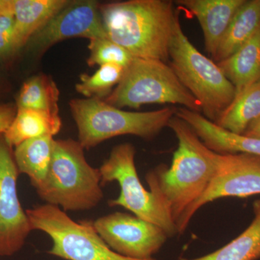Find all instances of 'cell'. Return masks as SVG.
<instances>
[{"mask_svg": "<svg viewBox=\"0 0 260 260\" xmlns=\"http://www.w3.org/2000/svg\"><path fill=\"white\" fill-rule=\"evenodd\" d=\"M17 108L13 104H0V134H3L15 118Z\"/></svg>", "mask_w": 260, "mask_h": 260, "instance_id": "484cf974", "label": "cell"}, {"mask_svg": "<svg viewBox=\"0 0 260 260\" xmlns=\"http://www.w3.org/2000/svg\"><path fill=\"white\" fill-rule=\"evenodd\" d=\"M169 64L199 102L203 116L216 123L234 102L236 89L217 63L191 44L181 28L179 14L173 29Z\"/></svg>", "mask_w": 260, "mask_h": 260, "instance_id": "277c9868", "label": "cell"}, {"mask_svg": "<svg viewBox=\"0 0 260 260\" xmlns=\"http://www.w3.org/2000/svg\"><path fill=\"white\" fill-rule=\"evenodd\" d=\"M104 101L121 109L170 104L201 113L199 102L182 85L170 65L158 59L133 58L121 81Z\"/></svg>", "mask_w": 260, "mask_h": 260, "instance_id": "8992f818", "label": "cell"}, {"mask_svg": "<svg viewBox=\"0 0 260 260\" xmlns=\"http://www.w3.org/2000/svg\"><path fill=\"white\" fill-rule=\"evenodd\" d=\"M135 153L131 143L116 145L99 169L102 186L113 181H117L120 186L119 197L109 200L108 205L122 207L135 216L161 228L169 237H174L178 231L172 218L140 180L135 167Z\"/></svg>", "mask_w": 260, "mask_h": 260, "instance_id": "ba28073f", "label": "cell"}, {"mask_svg": "<svg viewBox=\"0 0 260 260\" xmlns=\"http://www.w3.org/2000/svg\"><path fill=\"white\" fill-rule=\"evenodd\" d=\"M25 211L32 230L42 231L52 240L51 255L66 260H139L117 254L99 235L93 222H75L59 207L45 204Z\"/></svg>", "mask_w": 260, "mask_h": 260, "instance_id": "52a82bcc", "label": "cell"}, {"mask_svg": "<svg viewBox=\"0 0 260 260\" xmlns=\"http://www.w3.org/2000/svg\"><path fill=\"white\" fill-rule=\"evenodd\" d=\"M125 68L109 64L99 67L94 74L80 75V83L75 85L78 93L87 99H106L117 85L124 75Z\"/></svg>", "mask_w": 260, "mask_h": 260, "instance_id": "603a6c76", "label": "cell"}, {"mask_svg": "<svg viewBox=\"0 0 260 260\" xmlns=\"http://www.w3.org/2000/svg\"><path fill=\"white\" fill-rule=\"evenodd\" d=\"M254 219L239 237L218 250L196 259L180 260H256L260 258V199L253 203Z\"/></svg>", "mask_w": 260, "mask_h": 260, "instance_id": "44dd1931", "label": "cell"}, {"mask_svg": "<svg viewBox=\"0 0 260 260\" xmlns=\"http://www.w3.org/2000/svg\"><path fill=\"white\" fill-rule=\"evenodd\" d=\"M84 150L79 141L54 140L47 177L36 188L47 204L66 212L93 209L101 203L104 192L100 170L88 164Z\"/></svg>", "mask_w": 260, "mask_h": 260, "instance_id": "3957f363", "label": "cell"}, {"mask_svg": "<svg viewBox=\"0 0 260 260\" xmlns=\"http://www.w3.org/2000/svg\"><path fill=\"white\" fill-rule=\"evenodd\" d=\"M260 194V156L248 153L220 154L216 174L204 194L191 205L177 223L182 234L195 213L219 198H247Z\"/></svg>", "mask_w": 260, "mask_h": 260, "instance_id": "9c48e42d", "label": "cell"}, {"mask_svg": "<svg viewBox=\"0 0 260 260\" xmlns=\"http://www.w3.org/2000/svg\"><path fill=\"white\" fill-rule=\"evenodd\" d=\"M175 115L194 130L208 148L217 153H248L260 156V139L238 135L220 127L200 113L176 108Z\"/></svg>", "mask_w": 260, "mask_h": 260, "instance_id": "5bb4252c", "label": "cell"}, {"mask_svg": "<svg viewBox=\"0 0 260 260\" xmlns=\"http://www.w3.org/2000/svg\"><path fill=\"white\" fill-rule=\"evenodd\" d=\"M217 64L235 88L236 96L259 80L260 25L239 50Z\"/></svg>", "mask_w": 260, "mask_h": 260, "instance_id": "2e32d148", "label": "cell"}, {"mask_svg": "<svg viewBox=\"0 0 260 260\" xmlns=\"http://www.w3.org/2000/svg\"><path fill=\"white\" fill-rule=\"evenodd\" d=\"M168 127L178 140L170 167L162 164L145 176L150 191L177 226L183 214L209 187L216 174L219 153L208 148L189 124L173 116Z\"/></svg>", "mask_w": 260, "mask_h": 260, "instance_id": "6da1fadb", "label": "cell"}, {"mask_svg": "<svg viewBox=\"0 0 260 260\" xmlns=\"http://www.w3.org/2000/svg\"><path fill=\"white\" fill-rule=\"evenodd\" d=\"M99 235L111 249L133 259H153L167 241L164 229L121 212L109 214L93 221Z\"/></svg>", "mask_w": 260, "mask_h": 260, "instance_id": "30bf717a", "label": "cell"}, {"mask_svg": "<svg viewBox=\"0 0 260 260\" xmlns=\"http://www.w3.org/2000/svg\"><path fill=\"white\" fill-rule=\"evenodd\" d=\"M103 37L107 36L99 3L93 0L70 1L30 38L26 46L32 55L40 56L54 44L67 39Z\"/></svg>", "mask_w": 260, "mask_h": 260, "instance_id": "7c38bea8", "label": "cell"}, {"mask_svg": "<svg viewBox=\"0 0 260 260\" xmlns=\"http://www.w3.org/2000/svg\"><path fill=\"white\" fill-rule=\"evenodd\" d=\"M172 1L129 0L99 4L107 37L133 57L168 63L174 22Z\"/></svg>", "mask_w": 260, "mask_h": 260, "instance_id": "7a4b0ae2", "label": "cell"}, {"mask_svg": "<svg viewBox=\"0 0 260 260\" xmlns=\"http://www.w3.org/2000/svg\"><path fill=\"white\" fill-rule=\"evenodd\" d=\"M59 114L30 109H17L16 114L3 133L8 144L16 147L26 140L44 136L54 137L60 131Z\"/></svg>", "mask_w": 260, "mask_h": 260, "instance_id": "e0dca14e", "label": "cell"}, {"mask_svg": "<svg viewBox=\"0 0 260 260\" xmlns=\"http://www.w3.org/2000/svg\"><path fill=\"white\" fill-rule=\"evenodd\" d=\"M246 0H178L175 4L198 19L205 49L213 59L229 24Z\"/></svg>", "mask_w": 260, "mask_h": 260, "instance_id": "4fadbf2b", "label": "cell"}, {"mask_svg": "<svg viewBox=\"0 0 260 260\" xmlns=\"http://www.w3.org/2000/svg\"><path fill=\"white\" fill-rule=\"evenodd\" d=\"M259 116L260 79L237 95L215 124L235 134L243 135Z\"/></svg>", "mask_w": 260, "mask_h": 260, "instance_id": "ffe728a7", "label": "cell"}, {"mask_svg": "<svg viewBox=\"0 0 260 260\" xmlns=\"http://www.w3.org/2000/svg\"><path fill=\"white\" fill-rule=\"evenodd\" d=\"M243 135L249 138L260 139V116L247 126Z\"/></svg>", "mask_w": 260, "mask_h": 260, "instance_id": "4316f807", "label": "cell"}, {"mask_svg": "<svg viewBox=\"0 0 260 260\" xmlns=\"http://www.w3.org/2000/svg\"><path fill=\"white\" fill-rule=\"evenodd\" d=\"M54 143L53 137L44 136L26 140L15 147L14 158L19 172L28 176L35 189L47 177Z\"/></svg>", "mask_w": 260, "mask_h": 260, "instance_id": "d6986e66", "label": "cell"}, {"mask_svg": "<svg viewBox=\"0 0 260 260\" xmlns=\"http://www.w3.org/2000/svg\"><path fill=\"white\" fill-rule=\"evenodd\" d=\"M14 151L0 134V256L18 253L32 231L18 194Z\"/></svg>", "mask_w": 260, "mask_h": 260, "instance_id": "8fae6325", "label": "cell"}, {"mask_svg": "<svg viewBox=\"0 0 260 260\" xmlns=\"http://www.w3.org/2000/svg\"><path fill=\"white\" fill-rule=\"evenodd\" d=\"M88 49L90 55L87 63L90 67L114 64L126 68L134 58L124 47L108 37L90 39Z\"/></svg>", "mask_w": 260, "mask_h": 260, "instance_id": "cb8c5ba5", "label": "cell"}, {"mask_svg": "<svg viewBox=\"0 0 260 260\" xmlns=\"http://www.w3.org/2000/svg\"><path fill=\"white\" fill-rule=\"evenodd\" d=\"M59 99L55 82L47 75L39 74L24 82L16 98V108L59 114Z\"/></svg>", "mask_w": 260, "mask_h": 260, "instance_id": "7402d4cb", "label": "cell"}, {"mask_svg": "<svg viewBox=\"0 0 260 260\" xmlns=\"http://www.w3.org/2000/svg\"><path fill=\"white\" fill-rule=\"evenodd\" d=\"M260 25V0H246L225 30L217 49L216 63L234 54L256 31Z\"/></svg>", "mask_w": 260, "mask_h": 260, "instance_id": "ac0fdd59", "label": "cell"}, {"mask_svg": "<svg viewBox=\"0 0 260 260\" xmlns=\"http://www.w3.org/2000/svg\"><path fill=\"white\" fill-rule=\"evenodd\" d=\"M15 19L12 15H0V61L15 55Z\"/></svg>", "mask_w": 260, "mask_h": 260, "instance_id": "d4e9b609", "label": "cell"}, {"mask_svg": "<svg viewBox=\"0 0 260 260\" xmlns=\"http://www.w3.org/2000/svg\"><path fill=\"white\" fill-rule=\"evenodd\" d=\"M69 104L84 149L93 148L121 135L152 139L168 126L176 113V108L172 107L151 112H126L99 99H75Z\"/></svg>", "mask_w": 260, "mask_h": 260, "instance_id": "5b68a950", "label": "cell"}, {"mask_svg": "<svg viewBox=\"0 0 260 260\" xmlns=\"http://www.w3.org/2000/svg\"><path fill=\"white\" fill-rule=\"evenodd\" d=\"M70 3L68 0H13L15 54L26 47L30 38Z\"/></svg>", "mask_w": 260, "mask_h": 260, "instance_id": "9a60e30c", "label": "cell"}]
</instances>
